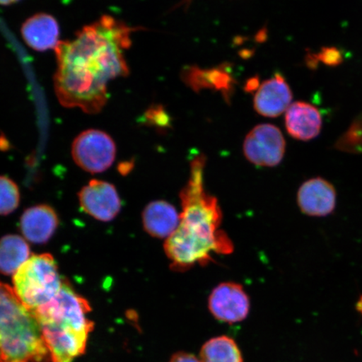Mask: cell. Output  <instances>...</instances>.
Returning <instances> with one entry per match:
<instances>
[{"instance_id":"1","label":"cell","mask_w":362,"mask_h":362,"mask_svg":"<svg viewBox=\"0 0 362 362\" xmlns=\"http://www.w3.org/2000/svg\"><path fill=\"white\" fill-rule=\"evenodd\" d=\"M134 30L115 18L103 16L76 33L74 40L59 42L54 87L62 106L89 115L103 110L108 83L129 74L124 52L130 47Z\"/></svg>"},{"instance_id":"2","label":"cell","mask_w":362,"mask_h":362,"mask_svg":"<svg viewBox=\"0 0 362 362\" xmlns=\"http://www.w3.org/2000/svg\"><path fill=\"white\" fill-rule=\"evenodd\" d=\"M204 158L192 162L191 176L180 192V224L175 232L166 239L165 252L172 269L187 271L196 265L214 262V255L233 252L232 241L223 230V212L216 198L204 187Z\"/></svg>"},{"instance_id":"3","label":"cell","mask_w":362,"mask_h":362,"mask_svg":"<svg viewBox=\"0 0 362 362\" xmlns=\"http://www.w3.org/2000/svg\"><path fill=\"white\" fill-rule=\"evenodd\" d=\"M90 311L88 300L66 282L51 302L34 311L52 362H74L84 354L94 327Z\"/></svg>"},{"instance_id":"4","label":"cell","mask_w":362,"mask_h":362,"mask_svg":"<svg viewBox=\"0 0 362 362\" xmlns=\"http://www.w3.org/2000/svg\"><path fill=\"white\" fill-rule=\"evenodd\" d=\"M49 351L33 311L0 281V362H47Z\"/></svg>"},{"instance_id":"5","label":"cell","mask_w":362,"mask_h":362,"mask_svg":"<svg viewBox=\"0 0 362 362\" xmlns=\"http://www.w3.org/2000/svg\"><path fill=\"white\" fill-rule=\"evenodd\" d=\"M13 284L17 297L33 312L51 302L63 285L57 262L49 253L30 257L13 274Z\"/></svg>"},{"instance_id":"6","label":"cell","mask_w":362,"mask_h":362,"mask_svg":"<svg viewBox=\"0 0 362 362\" xmlns=\"http://www.w3.org/2000/svg\"><path fill=\"white\" fill-rule=\"evenodd\" d=\"M116 144L110 134L98 129L81 133L72 143L71 155L80 168L97 174L110 169L116 158Z\"/></svg>"},{"instance_id":"7","label":"cell","mask_w":362,"mask_h":362,"mask_svg":"<svg viewBox=\"0 0 362 362\" xmlns=\"http://www.w3.org/2000/svg\"><path fill=\"white\" fill-rule=\"evenodd\" d=\"M285 139L281 131L273 124H259L247 135L243 152L249 161L256 165L274 167L282 161Z\"/></svg>"},{"instance_id":"8","label":"cell","mask_w":362,"mask_h":362,"mask_svg":"<svg viewBox=\"0 0 362 362\" xmlns=\"http://www.w3.org/2000/svg\"><path fill=\"white\" fill-rule=\"evenodd\" d=\"M208 309L221 322L236 324L245 320L250 311V300L241 284L221 283L208 298Z\"/></svg>"},{"instance_id":"9","label":"cell","mask_w":362,"mask_h":362,"mask_svg":"<svg viewBox=\"0 0 362 362\" xmlns=\"http://www.w3.org/2000/svg\"><path fill=\"white\" fill-rule=\"evenodd\" d=\"M79 203L86 214L101 221H111L119 215L122 202L115 185L92 180L78 194Z\"/></svg>"},{"instance_id":"10","label":"cell","mask_w":362,"mask_h":362,"mask_svg":"<svg viewBox=\"0 0 362 362\" xmlns=\"http://www.w3.org/2000/svg\"><path fill=\"white\" fill-rule=\"evenodd\" d=\"M297 202L303 214L311 216H325L332 214L336 207V189L325 179H310L305 181L298 189Z\"/></svg>"},{"instance_id":"11","label":"cell","mask_w":362,"mask_h":362,"mask_svg":"<svg viewBox=\"0 0 362 362\" xmlns=\"http://www.w3.org/2000/svg\"><path fill=\"white\" fill-rule=\"evenodd\" d=\"M293 93L286 80L280 74L266 80L257 89L255 108L259 115L275 117L281 115L291 105Z\"/></svg>"},{"instance_id":"12","label":"cell","mask_w":362,"mask_h":362,"mask_svg":"<svg viewBox=\"0 0 362 362\" xmlns=\"http://www.w3.org/2000/svg\"><path fill=\"white\" fill-rule=\"evenodd\" d=\"M21 230L30 243H47L55 234L59 219L55 210L48 205H37L25 211L21 218Z\"/></svg>"},{"instance_id":"13","label":"cell","mask_w":362,"mask_h":362,"mask_svg":"<svg viewBox=\"0 0 362 362\" xmlns=\"http://www.w3.org/2000/svg\"><path fill=\"white\" fill-rule=\"evenodd\" d=\"M285 126L293 138L309 141L320 134L322 128V117L318 108L310 103L296 102L292 103L286 111Z\"/></svg>"},{"instance_id":"14","label":"cell","mask_w":362,"mask_h":362,"mask_svg":"<svg viewBox=\"0 0 362 362\" xmlns=\"http://www.w3.org/2000/svg\"><path fill=\"white\" fill-rule=\"evenodd\" d=\"M23 39L37 52L55 49L60 36L58 22L49 13H39L26 20L21 27Z\"/></svg>"},{"instance_id":"15","label":"cell","mask_w":362,"mask_h":362,"mask_svg":"<svg viewBox=\"0 0 362 362\" xmlns=\"http://www.w3.org/2000/svg\"><path fill=\"white\" fill-rule=\"evenodd\" d=\"M180 214L170 202L148 203L142 214L144 229L153 238L168 239L177 229Z\"/></svg>"},{"instance_id":"16","label":"cell","mask_w":362,"mask_h":362,"mask_svg":"<svg viewBox=\"0 0 362 362\" xmlns=\"http://www.w3.org/2000/svg\"><path fill=\"white\" fill-rule=\"evenodd\" d=\"M30 249L26 240L18 235H6L0 239V273L15 274L30 259Z\"/></svg>"},{"instance_id":"17","label":"cell","mask_w":362,"mask_h":362,"mask_svg":"<svg viewBox=\"0 0 362 362\" xmlns=\"http://www.w3.org/2000/svg\"><path fill=\"white\" fill-rule=\"evenodd\" d=\"M201 362H243L236 341L228 336H219L207 341L200 351Z\"/></svg>"},{"instance_id":"18","label":"cell","mask_w":362,"mask_h":362,"mask_svg":"<svg viewBox=\"0 0 362 362\" xmlns=\"http://www.w3.org/2000/svg\"><path fill=\"white\" fill-rule=\"evenodd\" d=\"M19 187L11 178L0 175V216H7L20 205Z\"/></svg>"},{"instance_id":"19","label":"cell","mask_w":362,"mask_h":362,"mask_svg":"<svg viewBox=\"0 0 362 362\" xmlns=\"http://www.w3.org/2000/svg\"><path fill=\"white\" fill-rule=\"evenodd\" d=\"M337 147L342 151L362 152V119L354 122L349 129L338 140Z\"/></svg>"},{"instance_id":"20","label":"cell","mask_w":362,"mask_h":362,"mask_svg":"<svg viewBox=\"0 0 362 362\" xmlns=\"http://www.w3.org/2000/svg\"><path fill=\"white\" fill-rule=\"evenodd\" d=\"M342 61V53L336 47H323L319 53L315 55L310 54L307 58V62L310 66H315L319 62L327 66H337L341 64Z\"/></svg>"},{"instance_id":"21","label":"cell","mask_w":362,"mask_h":362,"mask_svg":"<svg viewBox=\"0 0 362 362\" xmlns=\"http://www.w3.org/2000/svg\"><path fill=\"white\" fill-rule=\"evenodd\" d=\"M169 362H201V361L192 353L179 351L171 356Z\"/></svg>"},{"instance_id":"22","label":"cell","mask_w":362,"mask_h":362,"mask_svg":"<svg viewBox=\"0 0 362 362\" xmlns=\"http://www.w3.org/2000/svg\"><path fill=\"white\" fill-rule=\"evenodd\" d=\"M15 3L16 1H0V6H10V4Z\"/></svg>"}]
</instances>
